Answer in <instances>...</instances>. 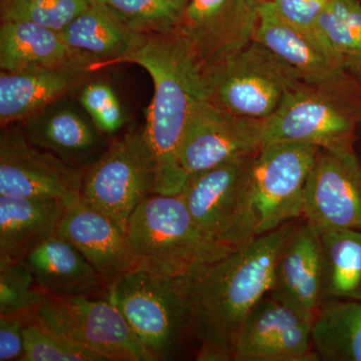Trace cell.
Returning <instances> with one entry per match:
<instances>
[{
	"label": "cell",
	"mask_w": 361,
	"mask_h": 361,
	"mask_svg": "<svg viewBox=\"0 0 361 361\" xmlns=\"http://www.w3.org/2000/svg\"><path fill=\"white\" fill-rule=\"evenodd\" d=\"M295 226L291 221L259 235L185 275L197 360L234 361L247 317L269 293L277 259Z\"/></svg>",
	"instance_id": "1"
},
{
	"label": "cell",
	"mask_w": 361,
	"mask_h": 361,
	"mask_svg": "<svg viewBox=\"0 0 361 361\" xmlns=\"http://www.w3.org/2000/svg\"><path fill=\"white\" fill-rule=\"evenodd\" d=\"M118 63L141 66L153 80L142 135L155 173L154 193L179 194L188 179L180 167V144L195 104L207 97L201 63L175 28L140 35Z\"/></svg>",
	"instance_id": "2"
},
{
	"label": "cell",
	"mask_w": 361,
	"mask_h": 361,
	"mask_svg": "<svg viewBox=\"0 0 361 361\" xmlns=\"http://www.w3.org/2000/svg\"><path fill=\"white\" fill-rule=\"evenodd\" d=\"M106 298L121 311L152 361L173 360L192 334L184 276L135 266L108 287Z\"/></svg>",
	"instance_id": "3"
},
{
	"label": "cell",
	"mask_w": 361,
	"mask_h": 361,
	"mask_svg": "<svg viewBox=\"0 0 361 361\" xmlns=\"http://www.w3.org/2000/svg\"><path fill=\"white\" fill-rule=\"evenodd\" d=\"M126 235L137 267L173 277L233 249L201 234L180 193L147 196L130 215Z\"/></svg>",
	"instance_id": "4"
},
{
	"label": "cell",
	"mask_w": 361,
	"mask_h": 361,
	"mask_svg": "<svg viewBox=\"0 0 361 361\" xmlns=\"http://www.w3.org/2000/svg\"><path fill=\"white\" fill-rule=\"evenodd\" d=\"M255 155L189 176L180 192L195 225L212 243L238 248L259 236L252 187Z\"/></svg>",
	"instance_id": "5"
},
{
	"label": "cell",
	"mask_w": 361,
	"mask_h": 361,
	"mask_svg": "<svg viewBox=\"0 0 361 361\" xmlns=\"http://www.w3.org/2000/svg\"><path fill=\"white\" fill-rule=\"evenodd\" d=\"M207 99L244 118H270L290 90L302 82L299 73L253 39L239 51L203 68Z\"/></svg>",
	"instance_id": "6"
},
{
	"label": "cell",
	"mask_w": 361,
	"mask_h": 361,
	"mask_svg": "<svg viewBox=\"0 0 361 361\" xmlns=\"http://www.w3.org/2000/svg\"><path fill=\"white\" fill-rule=\"evenodd\" d=\"M348 94L300 82L264 121V145L299 142L329 151L351 148L358 116Z\"/></svg>",
	"instance_id": "7"
},
{
	"label": "cell",
	"mask_w": 361,
	"mask_h": 361,
	"mask_svg": "<svg viewBox=\"0 0 361 361\" xmlns=\"http://www.w3.org/2000/svg\"><path fill=\"white\" fill-rule=\"evenodd\" d=\"M35 318L104 361H152L121 311L106 298L47 295Z\"/></svg>",
	"instance_id": "8"
},
{
	"label": "cell",
	"mask_w": 361,
	"mask_h": 361,
	"mask_svg": "<svg viewBox=\"0 0 361 361\" xmlns=\"http://www.w3.org/2000/svg\"><path fill=\"white\" fill-rule=\"evenodd\" d=\"M155 192V173L141 132L111 142L85 170L80 198L126 233L130 215Z\"/></svg>",
	"instance_id": "9"
},
{
	"label": "cell",
	"mask_w": 361,
	"mask_h": 361,
	"mask_svg": "<svg viewBox=\"0 0 361 361\" xmlns=\"http://www.w3.org/2000/svg\"><path fill=\"white\" fill-rule=\"evenodd\" d=\"M322 149L299 142H271L256 153L252 187L258 235L303 218L304 190Z\"/></svg>",
	"instance_id": "10"
},
{
	"label": "cell",
	"mask_w": 361,
	"mask_h": 361,
	"mask_svg": "<svg viewBox=\"0 0 361 361\" xmlns=\"http://www.w3.org/2000/svg\"><path fill=\"white\" fill-rule=\"evenodd\" d=\"M85 169L71 165L28 141L23 127L2 128L0 195L68 201L78 196Z\"/></svg>",
	"instance_id": "11"
},
{
	"label": "cell",
	"mask_w": 361,
	"mask_h": 361,
	"mask_svg": "<svg viewBox=\"0 0 361 361\" xmlns=\"http://www.w3.org/2000/svg\"><path fill=\"white\" fill-rule=\"evenodd\" d=\"M264 146V121L234 115L202 97L188 123L179 159L187 177L240 157L253 155Z\"/></svg>",
	"instance_id": "12"
},
{
	"label": "cell",
	"mask_w": 361,
	"mask_h": 361,
	"mask_svg": "<svg viewBox=\"0 0 361 361\" xmlns=\"http://www.w3.org/2000/svg\"><path fill=\"white\" fill-rule=\"evenodd\" d=\"M302 219L319 233L361 231V165L353 147L320 151L304 190Z\"/></svg>",
	"instance_id": "13"
},
{
	"label": "cell",
	"mask_w": 361,
	"mask_h": 361,
	"mask_svg": "<svg viewBox=\"0 0 361 361\" xmlns=\"http://www.w3.org/2000/svg\"><path fill=\"white\" fill-rule=\"evenodd\" d=\"M260 4L259 0H189L177 30L203 68L250 44Z\"/></svg>",
	"instance_id": "14"
},
{
	"label": "cell",
	"mask_w": 361,
	"mask_h": 361,
	"mask_svg": "<svg viewBox=\"0 0 361 361\" xmlns=\"http://www.w3.org/2000/svg\"><path fill=\"white\" fill-rule=\"evenodd\" d=\"M254 39L265 45L299 73L306 84L350 90L346 66L318 35L282 18L271 0L261 2Z\"/></svg>",
	"instance_id": "15"
},
{
	"label": "cell",
	"mask_w": 361,
	"mask_h": 361,
	"mask_svg": "<svg viewBox=\"0 0 361 361\" xmlns=\"http://www.w3.org/2000/svg\"><path fill=\"white\" fill-rule=\"evenodd\" d=\"M311 322L267 294L247 317L234 361H317Z\"/></svg>",
	"instance_id": "16"
},
{
	"label": "cell",
	"mask_w": 361,
	"mask_h": 361,
	"mask_svg": "<svg viewBox=\"0 0 361 361\" xmlns=\"http://www.w3.org/2000/svg\"><path fill=\"white\" fill-rule=\"evenodd\" d=\"M21 123L28 141L35 147L85 170L110 145L80 104L68 96Z\"/></svg>",
	"instance_id": "17"
},
{
	"label": "cell",
	"mask_w": 361,
	"mask_h": 361,
	"mask_svg": "<svg viewBox=\"0 0 361 361\" xmlns=\"http://www.w3.org/2000/svg\"><path fill=\"white\" fill-rule=\"evenodd\" d=\"M269 295L312 323L322 302V246L319 232L304 220L296 224L273 271Z\"/></svg>",
	"instance_id": "18"
},
{
	"label": "cell",
	"mask_w": 361,
	"mask_h": 361,
	"mask_svg": "<svg viewBox=\"0 0 361 361\" xmlns=\"http://www.w3.org/2000/svg\"><path fill=\"white\" fill-rule=\"evenodd\" d=\"M56 234L85 256L106 287L137 266L126 233L108 216L85 203L80 195L66 201Z\"/></svg>",
	"instance_id": "19"
},
{
	"label": "cell",
	"mask_w": 361,
	"mask_h": 361,
	"mask_svg": "<svg viewBox=\"0 0 361 361\" xmlns=\"http://www.w3.org/2000/svg\"><path fill=\"white\" fill-rule=\"evenodd\" d=\"M85 66L33 68L0 73L1 127L23 123L84 84L90 73Z\"/></svg>",
	"instance_id": "20"
},
{
	"label": "cell",
	"mask_w": 361,
	"mask_h": 361,
	"mask_svg": "<svg viewBox=\"0 0 361 361\" xmlns=\"http://www.w3.org/2000/svg\"><path fill=\"white\" fill-rule=\"evenodd\" d=\"M23 259L45 295L106 297L108 287L101 275L71 242L58 234Z\"/></svg>",
	"instance_id": "21"
},
{
	"label": "cell",
	"mask_w": 361,
	"mask_h": 361,
	"mask_svg": "<svg viewBox=\"0 0 361 361\" xmlns=\"http://www.w3.org/2000/svg\"><path fill=\"white\" fill-rule=\"evenodd\" d=\"M68 66H85L94 71L92 61L71 49L61 32L28 21H2L0 25L1 71Z\"/></svg>",
	"instance_id": "22"
},
{
	"label": "cell",
	"mask_w": 361,
	"mask_h": 361,
	"mask_svg": "<svg viewBox=\"0 0 361 361\" xmlns=\"http://www.w3.org/2000/svg\"><path fill=\"white\" fill-rule=\"evenodd\" d=\"M66 201L0 195V257L25 258L58 232Z\"/></svg>",
	"instance_id": "23"
},
{
	"label": "cell",
	"mask_w": 361,
	"mask_h": 361,
	"mask_svg": "<svg viewBox=\"0 0 361 361\" xmlns=\"http://www.w3.org/2000/svg\"><path fill=\"white\" fill-rule=\"evenodd\" d=\"M61 35L71 49L92 61L94 71L116 66L140 35L97 1L66 26Z\"/></svg>",
	"instance_id": "24"
},
{
	"label": "cell",
	"mask_w": 361,
	"mask_h": 361,
	"mask_svg": "<svg viewBox=\"0 0 361 361\" xmlns=\"http://www.w3.org/2000/svg\"><path fill=\"white\" fill-rule=\"evenodd\" d=\"M318 360L361 361V301L324 299L311 323Z\"/></svg>",
	"instance_id": "25"
},
{
	"label": "cell",
	"mask_w": 361,
	"mask_h": 361,
	"mask_svg": "<svg viewBox=\"0 0 361 361\" xmlns=\"http://www.w3.org/2000/svg\"><path fill=\"white\" fill-rule=\"evenodd\" d=\"M319 234L323 300L361 301V231L330 230Z\"/></svg>",
	"instance_id": "26"
},
{
	"label": "cell",
	"mask_w": 361,
	"mask_h": 361,
	"mask_svg": "<svg viewBox=\"0 0 361 361\" xmlns=\"http://www.w3.org/2000/svg\"><path fill=\"white\" fill-rule=\"evenodd\" d=\"M315 32L344 65L361 63V0H329Z\"/></svg>",
	"instance_id": "27"
},
{
	"label": "cell",
	"mask_w": 361,
	"mask_h": 361,
	"mask_svg": "<svg viewBox=\"0 0 361 361\" xmlns=\"http://www.w3.org/2000/svg\"><path fill=\"white\" fill-rule=\"evenodd\" d=\"M139 35L171 32L179 26L189 0H96Z\"/></svg>",
	"instance_id": "28"
},
{
	"label": "cell",
	"mask_w": 361,
	"mask_h": 361,
	"mask_svg": "<svg viewBox=\"0 0 361 361\" xmlns=\"http://www.w3.org/2000/svg\"><path fill=\"white\" fill-rule=\"evenodd\" d=\"M45 296L25 259L0 257V314L33 315Z\"/></svg>",
	"instance_id": "29"
},
{
	"label": "cell",
	"mask_w": 361,
	"mask_h": 361,
	"mask_svg": "<svg viewBox=\"0 0 361 361\" xmlns=\"http://www.w3.org/2000/svg\"><path fill=\"white\" fill-rule=\"evenodd\" d=\"M96 0H2V21H28L61 32Z\"/></svg>",
	"instance_id": "30"
},
{
	"label": "cell",
	"mask_w": 361,
	"mask_h": 361,
	"mask_svg": "<svg viewBox=\"0 0 361 361\" xmlns=\"http://www.w3.org/2000/svg\"><path fill=\"white\" fill-rule=\"evenodd\" d=\"M21 361H104L37 322L35 314L25 329V355Z\"/></svg>",
	"instance_id": "31"
},
{
	"label": "cell",
	"mask_w": 361,
	"mask_h": 361,
	"mask_svg": "<svg viewBox=\"0 0 361 361\" xmlns=\"http://www.w3.org/2000/svg\"><path fill=\"white\" fill-rule=\"evenodd\" d=\"M33 315L0 314V361H21L25 329Z\"/></svg>",
	"instance_id": "32"
},
{
	"label": "cell",
	"mask_w": 361,
	"mask_h": 361,
	"mask_svg": "<svg viewBox=\"0 0 361 361\" xmlns=\"http://www.w3.org/2000/svg\"><path fill=\"white\" fill-rule=\"evenodd\" d=\"M278 13L306 32H315L316 21L329 0H271Z\"/></svg>",
	"instance_id": "33"
},
{
	"label": "cell",
	"mask_w": 361,
	"mask_h": 361,
	"mask_svg": "<svg viewBox=\"0 0 361 361\" xmlns=\"http://www.w3.org/2000/svg\"><path fill=\"white\" fill-rule=\"evenodd\" d=\"M118 99L115 90L110 85L104 82H90L85 85L78 96V103L87 111L90 118L104 110V108Z\"/></svg>",
	"instance_id": "34"
},
{
	"label": "cell",
	"mask_w": 361,
	"mask_h": 361,
	"mask_svg": "<svg viewBox=\"0 0 361 361\" xmlns=\"http://www.w3.org/2000/svg\"><path fill=\"white\" fill-rule=\"evenodd\" d=\"M125 120V113L118 99H115L92 118L97 129L106 135L116 134L122 129Z\"/></svg>",
	"instance_id": "35"
},
{
	"label": "cell",
	"mask_w": 361,
	"mask_h": 361,
	"mask_svg": "<svg viewBox=\"0 0 361 361\" xmlns=\"http://www.w3.org/2000/svg\"><path fill=\"white\" fill-rule=\"evenodd\" d=\"M259 1L262 2V1H265V0H259Z\"/></svg>",
	"instance_id": "36"
}]
</instances>
